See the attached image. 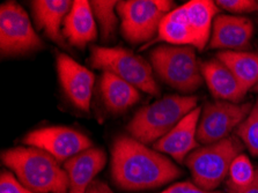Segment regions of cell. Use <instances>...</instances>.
<instances>
[{"instance_id": "cell-1", "label": "cell", "mask_w": 258, "mask_h": 193, "mask_svg": "<svg viewBox=\"0 0 258 193\" xmlns=\"http://www.w3.org/2000/svg\"><path fill=\"white\" fill-rule=\"evenodd\" d=\"M182 175L173 161L132 137L117 138L111 151V176L125 191L152 190Z\"/></svg>"}, {"instance_id": "cell-2", "label": "cell", "mask_w": 258, "mask_h": 193, "mask_svg": "<svg viewBox=\"0 0 258 193\" xmlns=\"http://www.w3.org/2000/svg\"><path fill=\"white\" fill-rule=\"evenodd\" d=\"M218 14L219 7L211 0L187 2L163 18L153 42L204 50L210 43L213 21Z\"/></svg>"}, {"instance_id": "cell-3", "label": "cell", "mask_w": 258, "mask_h": 193, "mask_svg": "<svg viewBox=\"0 0 258 193\" xmlns=\"http://www.w3.org/2000/svg\"><path fill=\"white\" fill-rule=\"evenodd\" d=\"M3 163L23 186L35 193H69L65 169L48 153L36 147H15L2 154Z\"/></svg>"}, {"instance_id": "cell-4", "label": "cell", "mask_w": 258, "mask_h": 193, "mask_svg": "<svg viewBox=\"0 0 258 193\" xmlns=\"http://www.w3.org/2000/svg\"><path fill=\"white\" fill-rule=\"evenodd\" d=\"M197 106L196 96L167 95L140 109L126 130L130 137L144 145L155 144Z\"/></svg>"}, {"instance_id": "cell-5", "label": "cell", "mask_w": 258, "mask_h": 193, "mask_svg": "<svg viewBox=\"0 0 258 193\" xmlns=\"http://www.w3.org/2000/svg\"><path fill=\"white\" fill-rule=\"evenodd\" d=\"M244 146L237 137H228L219 143L195 149L185 164L194 183L206 191H214L227 178L230 164L242 154Z\"/></svg>"}, {"instance_id": "cell-6", "label": "cell", "mask_w": 258, "mask_h": 193, "mask_svg": "<svg viewBox=\"0 0 258 193\" xmlns=\"http://www.w3.org/2000/svg\"><path fill=\"white\" fill-rule=\"evenodd\" d=\"M150 60L156 74L182 93L195 92L204 80L192 46H158L151 52Z\"/></svg>"}, {"instance_id": "cell-7", "label": "cell", "mask_w": 258, "mask_h": 193, "mask_svg": "<svg viewBox=\"0 0 258 193\" xmlns=\"http://www.w3.org/2000/svg\"><path fill=\"white\" fill-rule=\"evenodd\" d=\"M89 64L94 69L115 74L137 89L151 95H159L160 89L156 85L152 65L130 50L92 46Z\"/></svg>"}, {"instance_id": "cell-8", "label": "cell", "mask_w": 258, "mask_h": 193, "mask_svg": "<svg viewBox=\"0 0 258 193\" xmlns=\"http://www.w3.org/2000/svg\"><path fill=\"white\" fill-rule=\"evenodd\" d=\"M170 0H124L117 4L120 30L127 42L140 44L159 33L163 18L173 11Z\"/></svg>"}, {"instance_id": "cell-9", "label": "cell", "mask_w": 258, "mask_h": 193, "mask_svg": "<svg viewBox=\"0 0 258 193\" xmlns=\"http://www.w3.org/2000/svg\"><path fill=\"white\" fill-rule=\"evenodd\" d=\"M43 48L27 12L15 2L0 6V50L3 56H17Z\"/></svg>"}, {"instance_id": "cell-10", "label": "cell", "mask_w": 258, "mask_h": 193, "mask_svg": "<svg viewBox=\"0 0 258 193\" xmlns=\"http://www.w3.org/2000/svg\"><path fill=\"white\" fill-rule=\"evenodd\" d=\"M251 103L217 101L203 109L197 130V140L202 145H212L230 137L249 115Z\"/></svg>"}, {"instance_id": "cell-11", "label": "cell", "mask_w": 258, "mask_h": 193, "mask_svg": "<svg viewBox=\"0 0 258 193\" xmlns=\"http://www.w3.org/2000/svg\"><path fill=\"white\" fill-rule=\"evenodd\" d=\"M29 147L40 148L53 156L58 162L66 161L92 147L87 136L66 126H50L35 130L23 138Z\"/></svg>"}, {"instance_id": "cell-12", "label": "cell", "mask_w": 258, "mask_h": 193, "mask_svg": "<svg viewBox=\"0 0 258 193\" xmlns=\"http://www.w3.org/2000/svg\"><path fill=\"white\" fill-rule=\"evenodd\" d=\"M57 72L62 90L74 106L83 111L91 108L95 76L65 53L57 56Z\"/></svg>"}, {"instance_id": "cell-13", "label": "cell", "mask_w": 258, "mask_h": 193, "mask_svg": "<svg viewBox=\"0 0 258 193\" xmlns=\"http://www.w3.org/2000/svg\"><path fill=\"white\" fill-rule=\"evenodd\" d=\"M253 35L251 20L240 15L218 14L213 21L209 46L221 51L248 49Z\"/></svg>"}, {"instance_id": "cell-14", "label": "cell", "mask_w": 258, "mask_h": 193, "mask_svg": "<svg viewBox=\"0 0 258 193\" xmlns=\"http://www.w3.org/2000/svg\"><path fill=\"white\" fill-rule=\"evenodd\" d=\"M201 115L202 109L197 106L187 113L168 135L156 141L153 148L161 154L173 157L177 162H185L186 157L197 149V130Z\"/></svg>"}, {"instance_id": "cell-15", "label": "cell", "mask_w": 258, "mask_h": 193, "mask_svg": "<svg viewBox=\"0 0 258 193\" xmlns=\"http://www.w3.org/2000/svg\"><path fill=\"white\" fill-rule=\"evenodd\" d=\"M107 163V155L100 148L91 147L64 163L69 177V193H86L96 175Z\"/></svg>"}, {"instance_id": "cell-16", "label": "cell", "mask_w": 258, "mask_h": 193, "mask_svg": "<svg viewBox=\"0 0 258 193\" xmlns=\"http://www.w3.org/2000/svg\"><path fill=\"white\" fill-rule=\"evenodd\" d=\"M62 34L70 44L78 49H84L88 43L97 37L96 20L91 3L87 0H76L65 19Z\"/></svg>"}, {"instance_id": "cell-17", "label": "cell", "mask_w": 258, "mask_h": 193, "mask_svg": "<svg viewBox=\"0 0 258 193\" xmlns=\"http://www.w3.org/2000/svg\"><path fill=\"white\" fill-rule=\"evenodd\" d=\"M72 5L73 2L70 0H35L31 3L35 22L44 30L46 36L62 48H66L62 27Z\"/></svg>"}, {"instance_id": "cell-18", "label": "cell", "mask_w": 258, "mask_h": 193, "mask_svg": "<svg viewBox=\"0 0 258 193\" xmlns=\"http://www.w3.org/2000/svg\"><path fill=\"white\" fill-rule=\"evenodd\" d=\"M201 70L209 90L217 100L233 103H238L243 100L247 93L220 60L213 59L202 62Z\"/></svg>"}, {"instance_id": "cell-19", "label": "cell", "mask_w": 258, "mask_h": 193, "mask_svg": "<svg viewBox=\"0 0 258 193\" xmlns=\"http://www.w3.org/2000/svg\"><path fill=\"white\" fill-rule=\"evenodd\" d=\"M100 89L105 106L114 113L126 111L140 100L138 89L110 72L102 74Z\"/></svg>"}, {"instance_id": "cell-20", "label": "cell", "mask_w": 258, "mask_h": 193, "mask_svg": "<svg viewBox=\"0 0 258 193\" xmlns=\"http://www.w3.org/2000/svg\"><path fill=\"white\" fill-rule=\"evenodd\" d=\"M217 59L236 78L238 84L248 93L258 84V53L250 51H220Z\"/></svg>"}, {"instance_id": "cell-21", "label": "cell", "mask_w": 258, "mask_h": 193, "mask_svg": "<svg viewBox=\"0 0 258 193\" xmlns=\"http://www.w3.org/2000/svg\"><path fill=\"white\" fill-rule=\"evenodd\" d=\"M91 7L93 10L94 17L100 26L101 36L104 41H108L114 36L117 28V4L116 0H93Z\"/></svg>"}, {"instance_id": "cell-22", "label": "cell", "mask_w": 258, "mask_h": 193, "mask_svg": "<svg viewBox=\"0 0 258 193\" xmlns=\"http://www.w3.org/2000/svg\"><path fill=\"white\" fill-rule=\"evenodd\" d=\"M235 133L250 154L258 156V100L252 105L247 118L235 130Z\"/></svg>"}, {"instance_id": "cell-23", "label": "cell", "mask_w": 258, "mask_h": 193, "mask_svg": "<svg viewBox=\"0 0 258 193\" xmlns=\"http://www.w3.org/2000/svg\"><path fill=\"white\" fill-rule=\"evenodd\" d=\"M227 184L234 187H245L252 183L256 176V168L243 153L235 157L229 168Z\"/></svg>"}, {"instance_id": "cell-24", "label": "cell", "mask_w": 258, "mask_h": 193, "mask_svg": "<svg viewBox=\"0 0 258 193\" xmlns=\"http://www.w3.org/2000/svg\"><path fill=\"white\" fill-rule=\"evenodd\" d=\"M218 7L234 14H249L258 12V3L255 0H218Z\"/></svg>"}, {"instance_id": "cell-25", "label": "cell", "mask_w": 258, "mask_h": 193, "mask_svg": "<svg viewBox=\"0 0 258 193\" xmlns=\"http://www.w3.org/2000/svg\"><path fill=\"white\" fill-rule=\"evenodd\" d=\"M0 193H35L19 182L11 171H3L0 177Z\"/></svg>"}, {"instance_id": "cell-26", "label": "cell", "mask_w": 258, "mask_h": 193, "mask_svg": "<svg viewBox=\"0 0 258 193\" xmlns=\"http://www.w3.org/2000/svg\"><path fill=\"white\" fill-rule=\"evenodd\" d=\"M159 193H221V192L206 191V190H203L202 187L197 186L195 183L181 182V183H176L174 185H171V186Z\"/></svg>"}, {"instance_id": "cell-27", "label": "cell", "mask_w": 258, "mask_h": 193, "mask_svg": "<svg viewBox=\"0 0 258 193\" xmlns=\"http://www.w3.org/2000/svg\"><path fill=\"white\" fill-rule=\"evenodd\" d=\"M227 193H258V168H256V176L251 184L245 187H234L227 184Z\"/></svg>"}, {"instance_id": "cell-28", "label": "cell", "mask_w": 258, "mask_h": 193, "mask_svg": "<svg viewBox=\"0 0 258 193\" xmlns=\"http://www.w3.org/2000/svg\"><path fill=\"white\" fill-rule=\"evenodd\" d=\"M86 193H114L110 187L107 184L100 179H95L94 182L89 185Z\"/></svg>"}, {"instance_id": "cell-29", "label": "cell", "mask_w": 258, "mask_h": 193, "mask_svg": "<svg viewBox=\"0 0 258 193\" xmlns=\"http://www.w3.org/2000/svg\"><path fill=\"white\" fill-rule=\"evenodd\" d=\"M252 92H255V93H258V84L256 85V87L252 89Z\"/></svg>"}]
</instances>
